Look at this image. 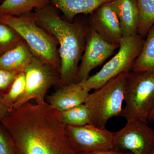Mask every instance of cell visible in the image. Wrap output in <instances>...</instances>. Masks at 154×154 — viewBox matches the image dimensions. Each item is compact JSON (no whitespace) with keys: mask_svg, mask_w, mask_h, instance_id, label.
Instances as JSON below:
<instances>
[{"mask_svg":"<svg viewBox=\"0 0 154 154\" xmlns=\"http://www.w3.org/2000/svg\"><path fill=\"white\" fill-rule=\"evenodd\" d=\"M113 0H49L59 9L68 20L71 21L80 14H91L103 4Z\"/></svg>","mask_w":154,"mask_h":154,"instance_id":"cell-15","label":"cell"},{"mask_svg":"<svg viewBox=\"0 0 154 154\" xmlns=\"http://www.w3.org/2000/svg\"><path fill=\"white\" fill-rule=\"evenodd\" d=\"M129 72L114 77L88 94L85 104L90 111L91 124L105 128L111 118L121 116L125 82Z\"/></svg>","mask_w":154,"mask_h":154,"instance_id":"cell-4","label":"cell"},{"mask_svg":"<svg viewBox=\"0 0 154 154\" xmlns=\"http://www.w3.org/2000/svg\"><path fill=\"white\" fill-rule=\"evenodd\" d=\"M91 91L83 88L79 83L72 82L61 86L46 97V102L60 111L85 104Z\"/></svg>","mask_w":154,"mask_h":154,"instance_id":"cell-12","label":"cell"},{"mask_svg":"<svg viewBox=\"0 0 154 154\" xmlns=\"http://www.w3.org/2000/svg\"><path fill=\"white\" fill-rule=\"evenodd\" d=\"M119 47V45L110 44L105 41L90 26L85 48L75 82L87 79L91 72L102 65Z\"/></svg>","mask_w":154,"mask_h":154,"instance_id":"cell-10","label":"cell"},{"mask_svg":"<svg viewBox=\"0 0 154 154\" xmlns=\"http://www.w3.org/2000/svg\"><path fill=\"white\" fill-rule=\"evenodd\" d=\"M34 57L27 43L21 41L0 57V69L18 73L25 72Z\"/></svg>","mask_w":154,"mask_h":154,"instance_id":"cell-14","label":"cell"},{"mask_svg":"<svg viewBox=\"0 0 154 154\" xmlns=\"http://www.w3.org/2000/svg\"><path fill=\"white\" fill-rule=\"evenodd\" d=\"M19 73L0 69V91L11 87Z\"/></svg>","mask_w":154,"mask_h":154,"instance_id":"cell-23","label":"cell"},{"mask_svg":"<svg viewBox=\"0 0 154 154\" xmlns=\"http://www.w3.org/2000/svg\"><path fill=\"white\" fill-rule=\"evenodd\" d=\"M49 0H4L0 4V15L18 16L49 6Z\"/></svg>","mask_w":154,"mask_h":154,"instance_id":"cell-16","label":"cell"},{"mask_svg":"<svg viewBox=\"0 0 154 154\" xmlns=\"http://www.w3.org/2000/svg\"><path fill=\"white\" fill-rule=\"evenodd\" d=\"M34 15L37 24L54 36L59 45V84L62 86L74 82L79 62L85 48L90 27L65 21L48 6L36 10Z\"/></svg>","mask_w":154,"mask_h":154,"instance_id":"cell-2","label":"cell"},{"mask_svg":"<svg viewBox=\"0 0 154 154\" xmlns=\"http://www.w3.org/2000/svg\"><path fill=\"white\" fill-rule=\"evenodd\" d=\"M139 12L138 34L145 38L154 25V0H136Z\"/></svg>","mask_w":154,"mask_h":154,"instance_id":"cell-18","label":"cell"},{"mask_svg":"<svg viewBox=\"0 0 154 154\" xmlns=\"http://www.w3.org/2000/svg\"><path fill=\"white\" fill-rule=\"evenodd\" d=\"M91 15L90 26L107 42L119 45L122 38V33L111 2L103 4Z\"/></svg>","mask_w":154,"mask_h":154,"instance_id":"cell-11","label":"cell"},{"mask_svg":"<svg viewBox=\"0 0 154 154\" xmlns=\"http://www.w3.org/2000/svg\"><path fill=\"white\" fill-rule=\"evenodd\" d=\"M19 36L15 30L0 22V47H5L20 42Z\"/></svg>","mask_w":154,"mask_h":154,"instance_id":"cell-21","label":"cell"},{"mask_svg":"<svg viewBox=\"0 0 154 154\" xmlns=\"http://www.w3.org/2000/svg\"><path fill=\"white\" fill-rule=\"evenodd\" d=\"M145 38L137 34L122 37L117 53L96 74L79 83L91 91L99 88L114 77L131 71L135 60L140 53Z\"/></svg>","mask_w":154,"mask_h":154,"instance_id":"cell-6","label":"cell"},{"mask_svg":"<svg viewBox=\"0 0 154 154\" xmlns=\"http://www.w3.org/2000/svg\"><path fill=\"white\" fill-rule=\"evenodd\" d=\"M26 86V77L24 72H19L13 82L8 92L4 94V100L11 111L13 105L24 93Z\"/></svg>","mask_w":154,"mask_h":154,"instance_id":"cell-20","label":"cell"},{"mask_svg":"<svg viewBox=\"0 0 154 154\" xmlns=\"http://www.w3.org/2000/svg\"><path fill=\"white\" fill-rule=\"evenodd\" d=\"M125 107L121 117L126 122H147L154 107V72L131 71L125 89Z\"/></svg>","mask_w":154,"mask_h":154,"instance_id":"cell-5","label":"cell"},{"mask_svg":"<svg viewBox=\"0 0 154 154\" xmlns=\"http://www.w3.org/2000/svg\"><path fill=\"white\" fill-rule=\"evenodd\" d=\"M24 72L25 90L13 108L20 107L32 99L37 103L45 102L48 90L56 83H59L60 74L57 73H60L35 56Z\"/></svg>","mask_w":154,"mask_h":154,"instance_id":"cell-7","label":"cell"},{"mask_svg":"<svg viewBox=\"0 0 154 154\" xmlns=\"http://www.w3.org/2000/svg\"><path fill=\"white\" fill-rule=\"evenodd\" d=\"M114 148L131 154H149L154 147V129L147 122H127L114 132Z\"/></svg>","mask_w":154,"mask_h":154,"instance_id":"cell-9","label":"cell"},{"mask_svg":"<svg viewBox=\"0 0 154 154\" xmlns=\"http://www.w3.org/2000/svg\"><path fill=\"white\" fill-rule=\"evenodd\" d=\"M68 137L78 154L107 150L114 148V132L92 124L80 126H66Z\"/></svg>","mask_w":154,"mask_h":154,"instance_id":"cell-8","label":"cell"},{"mask_svg":"<svg viewBox=\"0 0 154 154\" xmlns=\"http://www.w3.org/2000/svg\"><path fill=\"white\" fill-rule=\"evenodd\" d=\"M149 154H154V148L152 150V152H151Z\"/></svg>","mask_w":154,"mask_h":154,"instance_id":"cell-27","label":"cell"},{"mask_svg":"<svg viewBox=\"0 0 154 154\" xmlns=\"http://www.w3.org/2000/svg\"><path fill=\"white\" fill-rule=\"evenodd\" d=\"M146 37L131 71L154 72V25L149 30Z\"/></svg>","mask_w":154,"mask_h":154,"instance_id":"cell-17","label":"cell"},{"mask_svg":"<svg viewBox=\"0 0 154 154\" xmlns=\"http://www.w3.org/2000/svg\"><path fill=\"white\" fill-rule=\"evenodd\" d=\"M111 4L119 20L122 37L137 34L139 18L136 0H113Z\"/></svg>","mask_w":154,"mask_h":154,"instance_id":"cell-13","label":"cell"},{"mask_svg":"<svg viewBox=\"0 0 154 154\" xmlns=\"http://www.w3.org/2000/svg\"><path fill=\"white\" fill-rule=\"evenodd\" d=\"M0 154H15L11 136L2 123H0Z\"/></svg>","mask_w":154,"mask_h":154,"instance_id":"cell-22","label":"cell"},{"mask_svg":"<svg viewBox=\"0 0 154 154\" xmlns=\"http://www.w3.org/2000/svg\"><path fill=\"white\" fill-rule=\"evenodd\" d=\"M0 122L11 136L15 154H78L60 111L45 101L14 108Z\"/></svg>","mask_w":154,"mask_h":154,"instance_id":"cell-1","label":"cell"},{"mask_svg":"<svg viewBox=\"0 0 154 154\" xmlns=\"http://www.w3.org/2000/svg\"><path fill=\"white\" fill-rule=\"evenodd\" d=\"M85 154H131L129 153L125 152H122L116 149H111L107 150L102 151L93 152Z\"/></svg>","mask_w":154,"mask_h":154,"instance_id":"cell-25","label":"cell"},{"mask_svg":"<svg viewBox=\"0 0 154 154\" xmlns=\"http://www.w3.org/2000/svg\"><path fill=\"white\" fill-rule=\"evenodd\" d=\"M60 113L62 121L66 126H80L91 124L90 111L85 104Z\"/></svg>","mask_w":154,"mask_h":154,"instance_id":"cell-19","label":"cell"},{"mask_svg":"<svg viewBox=\"0 0 154 154\" xmlns=\"http://www.w3.org/2000/svg\"><path fill=\"white\" fill-rule=\"evenodd\" d=\"M4 93H0V120L8 115L11 111L4 98Z\"/></svg>","mask_w":154,"mask_h":154,"instance_id":"cell-24","label":"cell"},{"mask_svg":"<svg viewBox=\"0 0 154 154\" xmlns=\"http://www.w3.org/2000/svg\"><path fill=\"white\" fill-rule=\"evenodd\" d=\"M147 122L151 123L154 126V107L149 114L147 118Z\"/></svg>","mask_w":154,"mask_h":154,"instance_id":"cell-26","label":"cell"},{"mask_svg":"<svg viewBox=\"0 0 154 154\" xmlns=\"http://www.w3.org/2000/svg\"><path fill=\"white\" fill-rule=\"evenodd\" d=\"M0 22L23 38L34 56L60 72V59L56 38L37 25L34 14L15 16L0 15Z\"/></svg>","mask_w":154,"mask_h":154,"instance_id":"cell-3","label":"cell"}]
</instances>
